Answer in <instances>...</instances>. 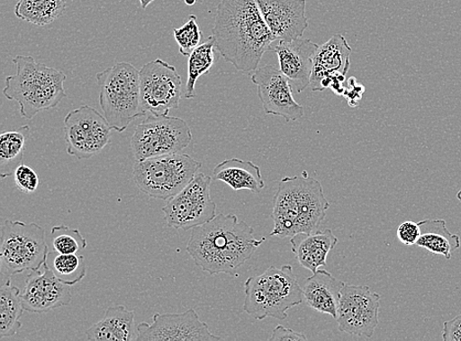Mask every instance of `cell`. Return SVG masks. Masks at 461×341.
<instances>
[{"mask_svg": "<svg viewBox=\"0 0 461 341\" xmlns=\"http://www.w3.org/2000/svg\"><path fill=\"white\" fill-rule=\"evenodd\" d=\"M112 130L104 115L89 105L70 112L64 119L68 154L78 159L100 154L110 144Z\"/></svg>", "mask_w": 461, "mask_h": 341, "instance_id": "cell-11", "label": "cell"}, {"mask_svg": "<svg viewBox=\"0 0 461 341\" xmlns=\"http://www.w3.org/2000/svg\"><path fill=\"white\" fill-rule=\"evenodd\" d=\"M192 141L189 125L175 116H152L138 124L131 139L136 161L178 154Z\"/></svg>", "mask_w": 461, "mask_h": 341, "instance_id": "cell-9", "label": "cell"}, {"mask_svg": "<svg viewBox=\"0 0 461 341\" xmlns=\"http://www.w3.org/2000/svg\"><path fill=\"white\" fill-rule=\"evenodd\" d=\"M13 62L16 74L6 78L4 94L7 100L18 103L24 119L32 120L39 112L55 109L67 98L63 86L67 76L63 71L32 57L17 56Z\"/></svg>", "mask_w": 461, "mask_h": 341, "instance_id": "cell-4", "label": "cell"}, {"mask_svg": "<svg viewBox=\"0 0 461 341\" xmlns=\"http://www.w3.org/2000/svg\"><path fill=\"white\" fill-rule=\"evenodd\" d=\"M442 337L444 341H461V315L444 323Z\"/></svg>", "mask_w": 461, "mask_h": 341, "instance_id": "cell-35", "label": "cell"}, {"mask_svg": "<svg viewBox=\"0 0 461 341\" xmlns=\"http://www.w3.org/2000/svg\"><path fill=\"white\" fill-rule=\"evenodd\" d=\"M155 0H140V4L143 9H146L149 4L154 3Z\"/></svg>", "mask_w": 461, "mask_h": 341, "instance_id": "cell-37", "label": "cell"}, {"mask_svg": "<svg viewBox=\"0 0 461 341\" xmlns=\"http://www.w3.org/2000/svg\"><path fill=\"white\" fill-rule=\"evenodd\" d=\"M174 37L177 42L180 55L189 57L191 52L200 46L202 39L197 17L190 15L184 26L174 29Z\"/></svg>", "mask_w": 461, "mask_h": 341, "instance_id": "cell-31", "label": "cell"}, {"mask_svg": "<svg viewBox=\"0 0 461 341\" xmlns=\"http://www.w3.org/2000/svg\"><path fill=\"white\" fill-rule=\"evenodd\" d=\"M330 207L323 186L316 178L306 172L284 177L274 196L271 237L292 238L317 231Z\"/></svg>", "mask_w": 461, "mask_h": 341, "instance_id": "cell-3", "label": "cell"}, {"mask_svg": "<svg viewBox=\"0 0 461 341\" xmlns=\"http://www.w3.org/2000/svg\"><path fill=\"white\" fill-rule=\"evenodd\" d=\"M46 263L59 281L70 286L80 283L87 274L84 257L77 254H61L53 250L49 252Z\"/></svg>", "mask_w": 461, "mask_h": 341, "instance_id": "cell-29", "label": "cell"}, {"mask_svg": "<svg viewBox=\"0 0 461 341\" xmlns=\"http://www.w3.org/2000/svg\"><path fill=\"white\" fill-rule=\"evenodd\" d=\"M0 234L2 283L26 271H37L47 261L46 231L35 222L5 220Z\"/></svg>", "mask_w": 461, "mask_h": 341, "instance_id": "cell-7", "label": "cell"}, {"mask_svg": "<svg viewBox=\"0 0 461 341\" xmlns=\"http://www.w3.org/2000/svg\"><path fill=\"white\" fill-rule=\"evenodd\" d=\"M135 313L122 306L110 307L99 323L93 325L86 333L90 341L136 340Z\"/></svg>", "mask_w": 461, "mask_h": 341, "instance_id": "cell-23", "label": "cell"}, {"mask_svg": "<svg viewBox=\"0 0 461 341\" xmlns=\"http://www.w3.org/2000/svg\"><path fill=\"white\" fill-rule=\"evenodd\" d=\"M284 340L306 341L307 337L302 333L294 332L292 328H287L282 325H278L274 328L272 336L269 337V341Z\"/></svg>", "mask_w": 461, "mask_h": 341, "instance_id": "cell-34", "label": "cell"}, {"mask_svg": "<svg viewBox=\"0 0 461 341\" xmlns=\"http://www.w3.org/2000/svg\"><path fill=\"white\" fill-rule=\"evenodd\" d=\"M396 237L399 240L406 245V247H412L416 245L417 241L421 237V228L420 223L411 220H406L402 223L396 231Z\"/></svg>", "mask_w": 461, "mask_h": 341, "instance_id": "cell-33", "label": "cell"}, {"mask_svg": "<svg viewBox=\"0 0 461 341\" xmlns=\"http://www.w3.org/2000/svg\"><path fill=\"white\" fill-rule=\"evenodd\" d=\"M456 197H457L458 201L461 202V188L458 191V193H457Z\"/></svg>", "mask_w": 461, "mask_h": 341, "instance_id": "cell-39", "label": "cell"}, {"mask_svg": "<svg viewBox=\"0 0 461 341\" xmlns=\"http://www.w3.org/2000/svg\"><path fill=\"white\" fill-rule=\"evenodd\" d=\"M252 82L258 88V95L266 114L283 117L286 122L302 120L304 108L293 94L292 82L273 66L254 71Z\"/></svg>", "mask_w": 461, "mask_h": 341, "instance_id": "cell-14", "label": "cell"}, {"mask_svg": "<svg viewBox=\"0 0 461 341\" xmlns=\"http://www.w3.org/2000/svg\"><path fill=\"white\" fill-rule=\"evenodd\" d=\"M20 298L25 311L38 314L68 306L72 300L70 285L59 281L47 263L27 275Z\"/></svg>", "mask_w": 461, "mask_h": 341, "instance_id": "cell-16", "label": "cell"}, {"mask_svg": "<svg viewBox=\"0 0 461 341\" xmlns=\"http://www.w3.org/2000/svg\"><path fill=\"white\" fill-rule=\"evenodd\" d=\"M243 310L256 319L271 317L287 319V311L303 302V291L292 265L281 269L270 266L259 275L250 276L244 284Z\"/></svg>", "mask_w": 461, "mask_h": 341, "instance_id": "cell-5", "label": "cell"}, {"mask_svg": "<svg viewBox=\"0 0 461 341\" xmlns=\"http://www.w3.org/2000/svg\"><path fill=\"white\" fill-rule=\"evenodd\" d=\"M212 177L197 174L163 208L168 228L189 230L205 225L217 217V205L211 197Z\"/></svg>", "mask_w": 461, "mask_h": 341, "instance_id": "cell-10", "label": "cell"}, {"mask_svg": "<svg viewBox=\"0 0 461 341\" xmlns=\"http://www.w3.org/2000/svg\"><path fill=\"white\" fill-rule=\"evenodd\" d=\"M197 3V0H185V4L189 6L194 5Z\"/></svg>", "mask_w": 461, "mask_h": 341, "instance_id": "cell-38", "label": "cell"}, {"mask_svg": "<svg viewBox=\"0 0 461 341\" xmlns=\"http://www.w3.org/2000/svg\"><path fill=\"white\" fill-rule=\"evenodd\" d=\"M318 48L312 40L303 38L276 40L271 46L270 51L277 56L280 70L294 85L297 93L310 86Z\"/></svg>", "mask_w": 461, "mask_h": 341, "instance_id": "cell-17", "label": "cell"}, {"mask_svg": "<svg viewBox=\"0 0 461 341\" xmlns=\"http://www.w3.org/2000/svg\"><path fill=\"white\" fill-rule=\"evenodd\" d=\"M100 105L113 130L122 133L139 117L142 108L140 71L130 62H120L96 74Z\"/></svg>", "mask_w": 461, "mask_h": 341, "instance_id": "cell-6", "label": "cell"}, {"mask_svg": "<svg viewBox=\"0 0 461 341\" xmlns=\"http://www.w3.org/2000/svg\"><path fill=\"white\" fill-rule=\"evenodd\" d=\"M351 48L345 37L337 34L319 46L309 88L314 92L330 88L332 79L347 76L350 68Z\"/></svg>", "mask_w": 461, "mask_h": 341, "instance_id": "cell-19", "label": "cell"}, {"mask_svg": "<svg viewBox=\"0 0 461 341\" xmlns=\"http://www.w3.org/2000/svg\"><path fill=\"white\" fill-rule=\"evenodd\" d=\"M30 127L24 125L18 130L7 131L0 136V166L2 177L12 175L16 168L23 164L24 151Z\"/></svg>", "mask_w": 461, "mask_h": 341, "instance_id": "cell-27", "label": "cell"}, {"mask_svg": "<svg viewBox=\"0 0 461 341\" xmlns=\"http://www.w3.org/2000/svg\"><path fill=\"white\" fill-rule=\"evenodd\" d=\"M212 31L221 56L245 73L258 69L276 40L256 0H221Z\"/></svg>", "mask_w": 461, "mask_h": 341, "instance_id": "cell-1", "label": "cell"}, {"mask_svg": "<svg viewBox=\"0 0 461 341\" xmlns=\"http://www.w3.org/2000/svg\"><path fill=\"white\" fill-rule=\"evenodd\" d=\"M421 237L417 241L420 247L432 254L441 255L447 260L453 257L454 252L460 248V238L450 232L444 220H424L420 222Z\"/></svg>", "mask_w": 461, "mask_h": 341, "instance_id": "cell-24", "label": "cell"}, {"mask_svg": "<svg viewBox=\"0 0 461 341\" xmlns=\"http://www.w3.org/2000/svg\"><path fill=\"white\" fill-rule=\"evenodd\" d=\"M182 79L176 68L157 58L140 70L142 108L146 115L165 116L181 101Z\"/></svg>", "mask_w": 461, "mask_h": 341, "instance_id": "cell-12", "label": "cell"}, {"mask_svg": "<svg viewBox=\"0 0 461 341\" xmlns=\"http://www.w3.org/2000/svg\"><path fill=\"white\" fill-rule=\"evenodd\" d=\"M381 295L367 285L346 284L338 307L339 330L370 338L379 325Z\"/></svg>", "mask_w": 461, "mask_h": 341, "instance_id": "cell-13", "label": "cell"}, {"mask_svg": "<svg viewBox=\"0 0 461 341\" xmlns=\"http://www.w3.org/2000/svg\"><path fill=\"white\" fill-rule=\"evenodd\" d=\"M202 164L187 154H173L136 161L135 184L144 194L169 200L185 189L198 174Z\"/></svg>", "mask_w": 461, "mask_h": 341, "instance_id": "cell-8", "label": "cell"}, {"mask_svg": "<svg viewBox=\"0 0 461 341\" xmlns=\"http://www.w3.org/2000/svg\"><path fill=\"white\" fill-rule=\"evenodd\" d=\"M345 285L330 273L318 270L303 284L304 300L315 311L337 318L341 291Z\"/></svg>", "mask_w": 461, "mask_h": 341, "instance_id": "cell-20", "label": "cell"}, {"mask_svg": "<svg viewBox=\"0 0 461 341\" xmlns=\"http://www.w3.org/2000/svg\"><path fill=\"white\" fill-rule=\"evenodd\" d=\"M265 240L255 238L254 229L248 222L240 221L233 214H221L192 229L186 250L203 272L239 276L238 270Z\"/></svg>", "mask_w": 461, "mask_h": 341, "instance_id": "cell-2", "label": "cell"}, {"mask_svg": "<svg viewBox=\"0 0 461 341\" xmlns=\"http://www.w3.org/2000/svg\"><path fill=\"white\" fill-rule=\"evenodd\" d=\"M14 180L16 186L25 194L35 193L40 185V178L35 170L24 164L16 168Z\"/></svg>", "mask_w": 461, "mask_h": 341, "instance_id": "cell-32", "label": "cell"}, {"mask_svg": "<svg viewBox=\"0 0 461 341\" xmlns=\"http://www.w3.org/2000/svg\"><path fill=\"white\" fill-rule=\"evenodd\" d=\"M214 49L216 40L212 35L205 42L191 52L188 57V76L185 99L191 100L196 97V83L198 79L210 72L214 63Z\"/></svg>", "mask_w": 461, "mask_h": 341, "instance_id": "cell-28", "label": "cell"}, {"mask_svg": "<svg viewBox=\"0 0 461 341\" xmlns=\"http://www.w3.org/2000/svg\"><path fill=\"white\" fill-rule=\"evenodd\" d=\"M212 178L222 181L234 191L249 190L259 194L265 188L260 166L240 158L225 159L214 166Z\"/></svg>", "mask_w": 461, "mask_h": 341, "instance_id": "cell-22", "label": "cell"}, {"mask_svg": "<svg viewBox=\"0 0 461 341\" xmlns=\"http://www.w3.org/2000/svg\"><path fill=\"white\" fill-rule=\"evenodd\" d=\"M276 40L303 38L308 28L306 0H256Z\"/></svg>", "mask_w": 461, "mask_h": 341, "instance_id": "cell-18", "label": "cell"}, {"mask_svg": "<svg viewBox=\"0 0 461 341\" xmlns=\"http://www.w3.org/2000/svg\"><path fill=\"white\" fill-rule=\"evenodd\" d=\"M206 323L200 321L194 309L182 314H156L151 325L141 323L137 327L138 341L184 340L216 341Z\"/></svg>", "mask_w": 461, "mask_h": 341, "instance_id": "cell-15", "label": "cell"}, {"mask_svg": "<svg viewBox=\"0 0 461 341\" xmlns=\"http://www.w3.org/2000/svg\"><path fill=\"white\" fill-rule=\"evenodd\" d=\"M20 290L12 281L2 283L0 290V338L12 337L19 333L25 309L21 302Z\"/></svg>", "mask_w": 461, "mask_h": 341, "instance_id": "cell-25", "label": "cell"}, {"mask_svg": "<svg viewBox=\"0 0 461 341\" xmlns=\"http://www.w3.org/2000/svg\"><path fill=\"white\" fill-rule=\"evenodd\" d=\"M338 242V238L329 229L310 234H298L291 239L292 251L297 261L313 274L327 265L328 255L334 250Z\"/></svg>", "mask_w": 461, "mask_h": 341, "instance_id": "cell-21", "label": "cell"}, {"mask_svg": "<svg viewBox=\"0 0 461 341\" xmlns=\"http://www.w3.org/2000/svg\"><path fill=\"white\" fill-rule=\"evenodd\" d=\"M50 242L53 250L61 254H77L88 245L78 229H72L68 226L52 228Z\"/></svg>", "mask_w": 461, "mask_h": 341, "instance_id": "cell-30", "label": "cell"}, {"mask_svg": "<svg viewBox=\"0 0 461 341\" xmlns=\"http://www.w3.org/2000/svg\"><path fill=\"white\" fill-rule=\"evenodd\" d=\"M66 7V0H18L14 13L31 24L44 27L55 22Z\"/></svg>", "mask_w": 461, "mask_h": 341, "instance_id": "cell-26", "label": "cell"}, {"mask_svg": "<svg viewBox=\"0 0 461 341\" xmlns=\"http://www.w3.org/2000/svg\"><path fill=\"white\" fill-rule=\"evenodd\" d=\"M349 88L346 89L345 97L348 102V104L351 108H356L357 106L359 101L362 99V94L366 92V88L362 86V85L358 84L356 78H350Z\"/></svg>", "mask_w": 461, "mask_h": 341, "instance_id": "cell-36", "label": "cell"}]
</instances>
